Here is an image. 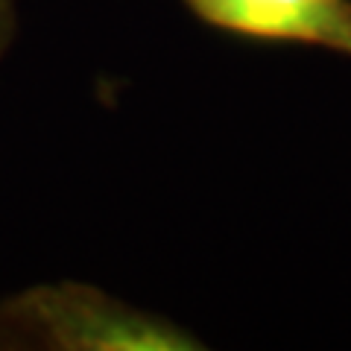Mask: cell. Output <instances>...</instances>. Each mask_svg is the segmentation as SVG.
Wrapping results in <instances>:
<instances>
[{"instance_id":"1","label":"cell","mask_w":351,"mask_h":351,"mask_svg":"<svg viewBox=\"0 0 351 351\" xmlns=\"http://www.w3.org/2000/svg\"><path fill=\"white\" fill-rule=\"evenodd\" d=\"M188 328L82 281L32 284L0 302V351H196Z\"/></svg>"},{"instance_id":"2","label":"cell","mask_w":351,"mask_h":351,"mask_svg":"<svg viewBox=\"0 0 351 351\" xmlns=\"http://www.w3.org/2000/svg\"><path fill=\"white\" fill-rule=\"evenodd\" d=\"M184 6L223 32L351 56V0H184Z\"/></svg>"},{"instance_id":"3","label":"cell","mask_w":351,"mask_h":351,"mask_svg":"<svg viewBox=\"0 0 351 351\" xmlns=\"http://www.w3.org/2000/svg\"><path fill=\"white\" fill-rule=\"evenodd\" d=\"M15 29H18L15 0H0V56L9 50V44L15 38Z\"/></svg>"}]
</instances>
